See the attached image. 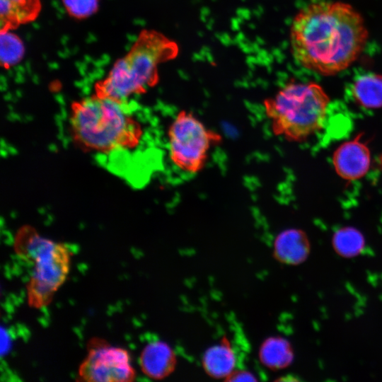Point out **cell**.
I'll return each instance as SVG.
<instances>
[{
    "label": "cell",
    "mask_w": 382,
    "mask_h": 382,
    "mask_svg": "<svg viewBox=\"0 0 382 382\" xmlns=\"http://www.w3.org/2000/svg\"><path fill=\"white\" fill-rule=\"evenodd\" d=\"M368 31L361 16L342 2L313 4L294 17L291 50L303 67L323 76L350 66L363 50Z\"/></svg>",
    "instance_id": "6da1fadb"
},
{
    "label": "cell",
    "mask_w": 382,
    "mask_h": 382,
    "mask_svg": "<svg viewBox=\"0 0 382 382\" xmlns=\"http://www.w3.org/2000/svg\"><path fill=\"white\" fill-rule=\"evenodd\" d=\"M69 125L80 148L100 155L134 150L144 136V127L128 101L94 93L71 104Z\"/></svg>",
    "instance_id": "7a4b0ae2"
},
{
    "label": "cell",
    "mask_w": 382,
    "mask_h": 382,
    "mask_svg": "<svg viewBox=\"0 0 382 382\" xmlns=\"http://www.w3.org/2000/svg\"><path fill=\"white\" fill-rule=\"evenodd\" d=\"M178 53L174 40L158 31L142 30L128 52L95 83L93 93L120 101L145 93L159 81L158 66L175 59Z\"/></svg>",
    "instance_id": "3957f363"
},
{
    "label": "cell",
    "mask_w": 382,
    "mask_h": 382,
    "mask_svg": "<svg viewBox=\"0 0 382 382\" xmlns=\"http://www.w3.org/2000/svg\"><path fill=\"white\" fill-rule=\"evenodd\" d=\"M330 98L316 83H289L263 101L272 133L290 142H302L318 132Z\"/></svg>",
    "instance_id": "277c9868"
},
{
    "label": "cell",
    "mask_w": 382,
    "mask_h": 382,
    "mask_svg": "<svg viewBox=\"0 0 382 382\" xmlns=\"http://www.w3.org/2000/svg\"><path fill=\"white\" fill-rule=\"evenodd\" d=\"M13 248L17 255L33 265L26 286L29 306H47L69 274L71 255L68 247L25 225L17 231Z\"/></svg>",
    "instance_id": "5b68a950"
},
{
    "label": "cell",
    "mask_w": 382,
    "mask_h": 382,
    "mask_svg": "<svg viewBox=\"0 0 382 382\" xmlns=\"http://www.w3.org/2000/svg\"><path fill=\"white\" fill-rule=\"evenodd\" d=\"M169 157L180 170L195 174L204 169L209 151L223 137L208 128L192 112L181 110L168 129Z\"/></svg>",
    "instance_id": "8992f818"
},
{
    "label": "cell",
    "mask_w": 382,
    "mask_h": 382,
    "mask_svg": "<svg viewBox=\"0 0 382 382\" xmlns=\"http://www.w3.org/2000/svg\"><path fill=\"white\" fill-rule=\"evenodd\" d=\"M88 354L81 363L79 381L87 382H130L136 373L129 353L124 348L109 345L98 337L91 340Z\"/></svg>",
    "instance_id": "52a82bcc"
},
{
    "label": "cell",
    "mask_w": 382,
    "mask_h": 382,
    "mask_svg": "<svg viewBox=\"0 0 382 382\" xmlns=\"http://www.w3.org/2000/svg\"><path fill=\"white\" fill-rule=\"evenodd\" d=\"M360 134L352 140L339 146L332 156V163L337 174L342 179L353 181L363 178L371 165V153L361 140Z\"/></svg>",
    "instance_id": "ba28073f"
},
{
    "label": "cell",
    "mask_w": 382,
    "mask_h": 382,
    "mask_svg": "<svg viewBox=\"0 0 382 382\" xmlns=\"http://www.w3.org/2000/svg\"><path fill=\"white\" fill-rule=\"evenodd\" d=\"M139 362L146 376L161 380L175 370L177 359L174 350L168 344L158 340L149 342L144 347Z\"/></svg>",
    "instance_id": "9c48e42d"
},
{
    "label": "cell",
    "mask_w": 382,
    "mask_h": 382,
    "mask_svg": "<svg viewBox=\"0 0 382 382\" xmlns=\"http://www.w3.org/2000/svg\"><path fill=\"white\" fill-rule=\"evenodd\" d=\"M310 248L309 240L303 231L288 228L276 236L273 243V255L279 262L296 265L306 260Z\"/></svg>",
    "instance_id": "30bf717a"
},
{
    "label": "cell",
    "mask_w": 382,
    "mask_h": 382,
    "mask_svg": "<svg viewBox=\"0 0 382 382\" xmlns=\"http://www.w3.org/2000/svg\"><path fill=\"white\" fill-rule=\"evenodd\" d=\"M41 9L40 0H0V30H13L34 21Z\"/></svg>",
    "instance_id": "8fae6325"
},
{
    "label": "cell",
    "mask_w": 382,
    "mask_h": 382,
    "mask_svg": "<svg viewBox=\"0 0 382 382\" xmlns=\"http://www.w3.org/2000/svg\"><path fill=\"white\" fill-rule=\"evenodd\" d=\"M236 363V353L226 338L209 347L202 357L204 371L214 378L226 379L235 370Z\"/></svg>",
    "instance_id": "7c38bea8"
},
{
    "label": "cell",
    "mask_w": 382,
    "mask_h": 382,
    "mask_svg": "<svg viewBox=\"0 0 382 382\" xmlns=\"http://www.w3.org/2000/svg\"><path fill=\"white\" fill-rule=\"evenodd\" d=\"M258 357L261 364L272 370L289 366L294 360V350L290 342L279 336L269 337L261 344Z\"/></svg>",
    "instance_id": "4fadbf2b"
},
{
    "label": "cell",
    "mask_w": 382,
    "mask_h": 382,
    "mask_svg": "<svg viewBox=\"0 0 382 382\" xmlns=\"http://www.w3.org/2000/svg\"><path fill=\"white\" fill-rule=\"evenodd\" d=\"M352 96L359 105L365 108H382V75L369 74L360 76L353 84Z\"/></svg>",
    "instance_id": "5bb4252c"
},
{
    "label": "cell",
    "mask_w": 382,
    "mask_h": 382,
    "mask_svg": "<svg viewBox=\"0 0 382 382\" xmlns=\"http://www.w3.org/2000/svg\"><path fill=\"white\" fill-rule=\"evenodd\" d=\"M335 252L344 257H353L362 253L365 240L362 233L353 227H344L335 231L332 238Z\"/></svg>",
    "instance_id": "9a60e30c"
},
{
    "label": "cell",
    "mask_w": 382,
    "mask_h": 382,
    "mask_svg": "<svg viewBox=\"0 0 382 382\" xmlns=\"http://www.w3.org/2000/svg\"><path fill=\"white\" fill-rule=\"evenodd\" d=\"M1 66L8 69L18 64L23 58L25 47L23 40L12 30L1 31Z\"/></svg>",
    "instance_id": "2e32d148"
},
{
    "label": "cell",
    "mask_w": 382,
    "mask_h": 382,
    "mask_svg": "<svg viewBox=\"0 0 382 382\" xmlns=\"http://www.w3.org/2000/svg\"><path fill=\"white\" fill-rule=\"evenodd\" d=\"M62 4L71 18L85 20L97 13L100 0H61Z\"/></svg>",
    "instance_id": "e0dca14e"
},
{
    "label": "cell",
    "mask_w": 382,
    "mask_h": 382,
    "mask_svg": "<svg viewBox=\"0 0 382 382\" xmlns=\"http://www.w3.org/2000/svg\"><path fill=\"white\" fill-rule=\"evenodd\" d=\"M228 381H255V376L246 370H234L226 379Z\"/></svg>",
    "instance_id": "ac0fdd59"
}]
</instances>
